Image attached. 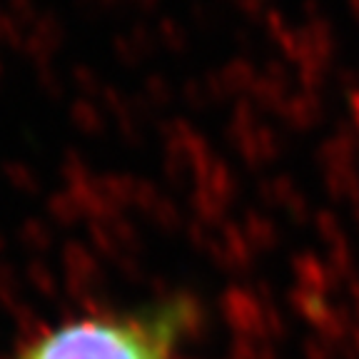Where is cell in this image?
<instances>
[{
    "instance_id": "6da1fadb",
    "label": "cell",
    "mask_w": 359,
    "mask_h": 359,
    "mask_svg": "<svg viewBox=\"0 0 359 359\" xmlns=\"http://www.w3.org/2000/svg\"><path fill=\"white\" fill-rule=\"evenodd\" d=\"M195 320V299L180 294L133 312L85 314L38 334L13 359H175Z\"/></svg>"
},
{
    "instance_id": "7a4b0ae2",
    "label": "cell",
    "mask_w": 359,
    "mask_h": 359,
    "mask_svg": "<svg viewBox=\"0 0 359 359\" xmlns=\"http://www.w3.org/2000/svg\"><path fill=\"white\" fill-rule=\"evenodd\" d=\"M62 40H65V28H62V20L57 18V13L43 11L38 20L33 22L28 38H25L22 55L30 57L35 65H45L60 50Z\"/></svg>"
},
{
    "instance_id": "3957f363",
    "label": "cell",
    "mask_w": 359,
    "mask_h": 359,
    "mask_svg": "<svg viewBox=\"0 0 359 359\" xmlns=\"http://www.w3.org/2000/svg\"><path fill=\"white\" fill-rule=\"evenodd\" d=\"M70 80L75 83V88L83 93L85 97H95L102 93V83H100V75L93 70V67L88 65H73V70H70Z\"/></svg>"
},
{
    "instance_id": "277c9868",
    "label": "cell",
    "mask_w": 359,
    "mask_h": 359,
    "mask_svg": "<svg viewBox=\"0 0 359 359\" xmlns=\"http://www.w3.org/2000/svg\"><path fill=\"white\" fill-rule=\"evenodd\" d=\"M38 85L43 90L45 95L50 97V100H60L65 95V83H62L60 73H57L53 62H45V65H38Z\"/></svg>"
},
{
    "instance_id": "5b68a950",
    "label": "cell",
    "mask_w": 359,
    "mask_h": 359,
    "mask_svg": "<svg viewBox=\"0 0 359 359\" xmlns=\"http://www.w3.org/2000/svg\"><path fill=\"white\" fill-rule=\"evenodd\" d=\"M70 115H73L75 123L83 125L85 130L100 128V112H97V107L93 105L88 97H78V100L73 102V107H70Z\"/></svg>"
},
{
    "instance_id": "8992f818",
    "label": "cell",
    "mask_w": 359,
    "mask_h": 359,
    "mask_svg": "<svg viewBox=\"0 0 359 359\" xmlns=\"http://www.w3.org/2000/svg\"><path fill=\"white\" fill-rule=\"evenodd\" d=\"M8 15L15 22H20L22 28L25 25L33 28V22L40 18V11L35 6V0H8Z\"/></svg>"
},
{
    "instance_id": "52a82bcc",
    "label": "cell",
    "mask_w": 359,
    "mask_h": 359,
    "mask_svg": "<svg viewBox=\"0 0 359 359\" xmlns=\"http://www.w3.org/2000/svg\"><path fill=\"white\" fill-rule=\"evenodd\" d=\"M75 11H78L83 18H88V20H95V18L100 15L102 8L97 0H75Z\"/></svg>"
},
{
    "instance_id": "ba28073f",
    "label": "cell",
    "mask_w": 359,
    "mask_h": 359,
    "mask_svg": "<svg viewBox=\"0 0 359 359\" xmlns=\"http://www.w3.org/2000/svg\"><path fill=\"white\" fill-rule=\"evenodd\" d=\"M97 3H100V8H112L118 0H97Z\"/></svg>"
},
{
    "instance_id": "9c48e42d",
    "label": "cell",
    "mask_w": 359,
    "mask_h": 359,
    "mask_svg": "<svg viewBox=\"0 0 359 359\" xmlns=\"http://www.w3.org/2000/svg\"><path fill=\"white\" fill-rule=\"evenodd\" d=\"M3 18H6V13H3V11H0V25H3Z\"/></svg>"
},
{
    "instance_id": "30bf717a",
    "label": "cell",
    "mask_w": 359,
    "mask_h": 359,
    "mask_svg": "<svg viewBox=\"0 0 359 359\" xmlns=\"http://www.w3.org/2000/svg\"><path fill=\"white\" fill-rule=\"evenodd\" d=\"M0 73H3V65H0Z\"/></svg>"
}]
</instances>
